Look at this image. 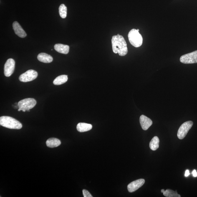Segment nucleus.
I'll return each mask as SVG.
<instances>
[{
  "instance_id": "1",
  "label": "nucleus",
  "mask_w": 197,
  "mask_h": 197,
  "mask_svg": "<svg viewBox=\"0 0 197 197\" xmlns=\"http://www.w3.org/2000/svg\"><path fill=\"white\" fill-rule=\"evenodd\" d=\"M112 51L115 54L118 53L119 55L123 56L128 52L127 45L123 36L117 34L112 36Z\"/></svg>"
},
{
  "instance_id": "2",
  "label": "nucleus",
  "mask_w": 197,
  "mask_h": 197,
  "mask_svg": "<svg viewBox=\"0 0 197 197\" xmlns=\"http://www.w3.org/2000/svg\"><path fill=\"white\" fill-rule=\"evenodd\" d=\"M0 125L6 128L12 129H20L22 127V124L19 121L8 116L0 117Z\"/></svg>"
},
{
  "instance_id": "3",
  "label": "nucleus",
  "mask_w": 197,
  "mask_h": 197,
  "mask_svg": "<svg viewBox=\"0 0 197 197\" xmlns=\"http://www.w3.org/2000/svg\"><path fill=\"white\" fill-rule=\"evenodd\" d=\"M128 36L129 41L132 46L138 48L142 45L143 43V38L137 30H131L129 32Z\"/></svg>"
},
{
  "instance_id": "4",
  "label": "nucleus",
  "mask_w": 197,
  "mask_h": 197,
  "mask_svg": "<svg viewBox=\"0 0 197 197\" xmlns=\"http://www.w3.org/2000/svg\"><path fill=\"white\" fill-rule=\"evenodd\" d=\"M37 102L33 98H26L20 101L18 103L19 109V112H20L23 110L26 111L30 110L34 107L36 105Z\"/></svg>"
},
{
  "instance_id": "5",
  "label": "nucleus",
  "mask_w": 197,
  "mask_h": 197,
  "mask_svg": "<svg viewBox=\"0 0 197 197\" xmlns=\"http://www.w3.org/2000/svg\"><path fill=\"white\" fill-rule=\"evenodd\" d=\"M193 125V122L192 121H188L182 124L178 131V138L180 140L184 138Z\"/></svg>"
},
{
  "instance_id": "6",
  "label": "nucleus",
  "mask_w": 197,
  "mask_h": 197,
  "mask_svg": "<svg viewBox=\"0 0 197 197\" xmlns=\"http://www.w3.org/2000/svg\"><path fill=\"white\" fill-rule=\"evenodd\" d=\"M180 62L185 64L197 63V51L182 56Z\"/></svg>"
},
{
  "instance_id": "7",
  "label": "nucleus",
  "mask_w": 197,
  "mask_h": 197,
  "mask_svg": "<svg viewBox=\"0 0 197 197\" xmlns=\"http://www.w3.org/2000/svg\"><path fill=\"white\" fill-rule=\"evenodd\" d=\"M37 76L38 73L36 71L30 69L21 74L19 77V80L23 82H30L37 78Z\"/></svg>"
},
{
  "instance_id": "8",
  "label": "nucleus",
  "mask_w": 197,
  "mask_h": 197,
  "mask_svg": "<svg viewBox=\"0 0 197 197\" xmlns=\"http://www.w3.org/2000/svg\"><path fill=\"white\" fill-rule=\"evenodd\" d=\"M15 62L12 59H9L6 61L4 66V74L6 77H10L14 72Z\"/></svg>"
},
{
  "instance_id": "9",
  "label": "nucleus",
  "mask_w": 197,
  "mask_h": 197,
  "mask_svg": "<svg viewBox=\"0 0 197 197\" xmlns=\"http://www.w3.org/2000/svg\"><path fill=\"white\" fill-rule=\"evenodd\" d=\"M145 183V180L143 179L135 180L127 186V189L129 193H132L138 190Z\"/></svg>"
},
{
  "instance_id": "10",
  "label": "nucleus",
  "mask_w": 197,
  "mask_h": 197,
  "mask_svg": "<svg viewBox=\"0 0 197 197\" xmlns=\"http://www.w3.org/2000/svg\"><path fill=\"white\" fill-rule=\"evenodd\" d=\"M140 121L142 129L144 130H148L153 123L152 120L144 115L141 116Z\"/></svg>"
},
{
  "instance_id": "11",
  "label": "nucleus",
  "mask_w": 197,
  "mask_h": 197,
  "mask_svg": "<svg viewBox=\"0 0 197 197\" xmlns=\"http://www.w3.org/2000/svg\"><path fill=\"white\" fill-rule=\"evenodd\" d=\"M13 26L15 34L21 38L25 37L27 34L19 23L15 21L13 23Z\"/></svg>"
},
{
  "instance_id": "12",
  "label": "nucleus",
  "mask_w": 197,
  "mask_h": 197,
  "mask_svg": "<svg viewBox=\"0 0 197 197\" xmlns=\"http://www.w3.org/2000/svg\"><path fill=\"white\" fill-rule=\"evenodd\" d=\"M37 59L39 62L45 63H49L52 62L53 60L52 56L44 53L39 54L38 55Z\"/></svg>"
},
{
  "instance_id": "13",
  "label": "nucleus",
  "mask_w": 197,
  "mask_h": 197,
  "mask_svg": "<svg viewBox=\"0 0 197 197\" xmlns=\"http://www.w3.org/2000/svg\"><path fill=\"white\" fill-rule=\"evenodd\" d=\"M54 48L57 52L62 54H67L69 52V46L65 45L56 44L54 46Z\"/></svg>"
},
{
  "instance_id": "14",
  "label": "nucleus",
  "mask_w": 197,
  "mask_h": 197,
  "mask_svg": "<svg viewBox=\"0 0 197 197\" xmlns=\"http://www.w3.org/2000/svg\"><path fill=\"white\" fill-rule=\"evenodd\" d=\"M61 144V142L59 139L54 138H50L46 141V146L49 148H54L59 146Z\"/></svg>"
},
{
  "instance_id": "15",
  "label": "nucleus",
  "mask_w": 197,
  "mask_h": 197,
  "mask_svg": "<svg viewBox=\"0 0 197 197\" xmlns=\"http://www.w3.org/2000/svg\"><path fill=\"white\" fill-rule=\"evenodd\" d=\"M77 130L81 132L88 131L91 129L92 126L91 124L85 123H79L77 126Z\"/></svg>"
},
{
  "instance_id": "16",
  "label": "nucleus",
  "mask_w": 197,
  "mask_h": 197,
  "mask_svg": "<svg viewBox=\"0 0 197 197\" xmlns=\"http://www.w3.org/2000/svg\"><path fill=\"white\" fill-rule=\"evenodd\" d=\"M68 80L67 75H62L59 76L54 79L53 83L55 85H60L65 83Z\"/></svg>"
},
{
  "instance_id": "17",
  "label": "nucleus",
  "mask_w": 197,
  "mask_h": 197,
  "mask_svg": "<svg viewBox=\"0 0 197 197\" xmlns=\"http://www.w3.org/2000/svg\"><path fill=\"white\" fill-rule=\"evenodd\" d=\"M160 140L158 137L155 136L152 138L150 142V148L152 150H156L159 147Z\"/></svg>"
},
{
  "instance_id": "18",
  "label": "nucleus",
  "mask_w": 197,
  "mask_h": 197,
  "mask_svg": "<svg viewBox=\"0 0 197 197\" xmlns=\"http://www.w3.org/2000/svg\"><path fill=\"white\" fill-rule=\"evenodd\" d=\"M164 196L167 197H180L181 196L178 194L177 191H175L169 189H167L163 193Z\"/></svg>"
},
{
  "instance_id": "19",
  "label": "nucleus",
  "mask_w": 197,
  "mask_h": 197,
  "mask_svg": "<svg viewBox=\"0 0 197 197\" xmlns=\"http://www.w3.org/2000/svg\"><path fill=\"white\" fill-rule=\"evenodd\" d=\"M59 15L62 19H65L67 16V7L64 4H62L59 7Z\"/></svg>"
},
{
  "instance_id": "20",
  "label": "nucleus",
  "mask_w": 197,
  "mask_h": 197,
  "mask_svg": "<svg viewBox=\"0 0 197 197\" xmlns=\"http://www.w3.org/2000/svg\"><path fill=\"white\" fill-rule=\"evenodd\" d=\"M83 196L84 197H92L89 192L85 190H83Z\"/></svg>"
},
{
  "instance_id": "21",
  "label": "nucleus",
  "mask_w": 197,
  "mask_h": 197,
  "mask_svg": "<svg viewBox=\"0 0 197 197\" xmlns=\"http://www.w3.org/2000/svg\"><path fill=\"white\" fill-rule=\"evenodd\" d=\"M192 173H193V177H196L197 176V173L196 170H193Z\"/></svg>"
},
{
  "instance_id": "22",
  "label": "nucleus",
  "mask_w": 197,
  "mask_h": 197,
  "mask_svg": "<svg viewBox=\"0 0 197 197\" xmlns=\"http://www.w3.org/2000/svg\"><path fill=\"white\" fill-rule=\"evenodd\" d=\"M190 174V172L189 170H186V171H185V177H188L189 175Z\"/></svg>"
},
{
  "instance_id": "23",
  "label": "nucleus",
  "mask_w": 197,
  "mask_h": 197,
  "mask_svg": "<svg viewBox=\"0 0 197 197\" xmlns=\"http://www.w3.org/2000/svg\"><path fill=\"white\" fill-rule=\"evenodd\" d=\"M165 190H164V189L163 190H161V192L162 193H164V192H165Z\"/></svg>"
},
{
  "instance_id": "24",
  "label": "nucleus",
  "mask_w": 197,
  "mask_h": 197,
  "mask_svg": "<svg viewBox=\"0 0 197 197\" xmlns=\"http://www.w3.org/2000/svg\"><path fill=\"white\" fill-rule=\"evenodd\" d=\"M22 111L23 112H26V110H22Z\"/></svg>"
},
{
  "instance_id": "25",
  "label": "nucleus",
  "mask_w": 197,
  "mask_h": 197,
  "mask_svg": "<svg viewBox=\"0 0 197 197\" xmlns=\"http://www.w3.org/2000/svg\"><path fill=\"white\" fill-rule=\"evenodd\" d=\"M137 30L138 31H139V29H137Z\"/></svg>"
}]
</instances>
